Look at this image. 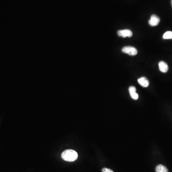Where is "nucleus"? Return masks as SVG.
Masks as SVG:
<instances>
[{
    "mask_svg": "<svg viewBox=\"0 0 172 172\" xmlns=\"http://www.w3.org/2000/svg\"><path fill=\"white\" fill-rule=\"evenodd\" d=\"M159 68L160 71L163 73H166L168 70V66L167 63L163 61H161L159 63Z\"/></svg>",
    "mask_w": 172,
    "mask_h": 172,
    "instance_id": "5",
    "label": "nucleus"
},
{
    "mask_svg": "<svg viewBox=\"0 0 172 172\" xmlns=\"http://www.w3.org/2000/svg\"><path fill=\"white\" fill-rule=\"evenodd\" d=\"M102 172H113V171L110 169L104 168L102 169Z\"/></svg>",
    "mask_w": 172,
    "mask_h": 172,
    "instance_id": "11",
    "label": "nucleus"
},
{
    "mask_svg": "<svg viewBox=\"0 0 172 172\" xmlns=\"http://www.w3.org/2000/svg\"><path fill=\"white\" fill-rule=\"evenodd\" d=\"M122 51L123 53L130 55V56H135L138 53V51L136 48L131 46H127L123 47Z\"/></svg>",
    "mask_w": 172,
    "mask_h": 172,
    "instance_id": "2",
    "label": "nucleus"
},
{
    "mask_svg": "<svg viewBox=\"0 0 172 172\" xmlns=\"http://www.w3.org/2000/svg\"><path fill=\"white\" fill-rule=\"evenodd\" d=\"M160 19L159 17L155 14L152 15L150 17V20L149 21V24L152 27H156L159 24Z\"/></svg>",
    "mask_w": 172,
    "mask_h": 172,
    "instance_id": "3",
    "label": "nucleus"
},
{
    "mask_svg": "<svg viewBox=\"0 0 172 172\" xmlns=\"http://www.w3.org/2000/svg\"><path fill=\"white\" fill-rule=\"evenodd\" d=\"M163 38L164 39H172V32L167 31L163 34Z\"/></svg>",
    "mask_w": 172,
    "mask_h": 172,
    "instance_id": "8",
    "label": "nucleus"
},
{
    "mask_svg": "<svg viewBox=\"0 0 172 172\" xmlns=\"http://www.w3.org/2000/svg\"><path fill=\"white\" fill-rule=\"evenodd\" d=\"M118 36L123 37H130L133 36V32L129 29L120 30L118 31Z\"/></svg>",
    "mask_w": 172,
    "mask_h": 172,
    "instance_id": "4",
    "label": "nucleus"
},
{
    "mask_svg": "<svg viewBox=\"0 0 172 172\" xmlns=\"http://www.w3.org/2000/svg\"><path fill=\"white\" fill-rule=\"evenodd\" d=\"M130 95L131 97H132V99H133V100H137L139 98V95H138V94L136 92L130 93Z\"/></svg>",
    "mask_w": 172,
    "mask_h": 172,
    "instance_id": "9",
    "label": "nucleus"
},
{
    "mask_svg": "<svg viewBox=\"0 0 172 172\" xmlns=\"http://www.w3.org/2000/svg\"><path fill=\"white\" fill-rule=\"evenodd\" d=\"M156 172H168V170L165 166L162 165H159L156 167Z\"/></svg>",
    "mask_w": 172,
    "mask_h": 172,
    "instance_id": "7",
    "label": "nucleus"
},
{
    "mask_svg": "<svg viewBox=\"0 0 172 172\" xmlns=\"http://www.w3.org/2000/svg\"><path fill=\"white\" fill-rule=\"evenodd\" d=\"M129 91L130 94L133 92H136V89L135 87H134V86H130V87H129Z\"/></svg>",
    "mask_w": 172,
    "mask_h": 172,
    "instance_id": "10",
    "label": "nucleus"
},
{
    "mask_svg": "<svg viewBox=\"0 0 172 172\" xmlns=\"http://www.w3.org/2000/svg\"><path fill=\"white\" fill-rule=\"evenodd\" d=\"M61 157L64 161L70 162H74L77 159L78 154L73 150H66L62 153Z\"/></svg>",
    "mask_w": 172,
    "mask_h": 172,
    "instance_id": "1",
    "label": "nucleus"
},
{
    "mask_svg": "<svg viewBox=\"0 0 172 172\" xmlns=\"http://www.w3.org/2000/svg\"><path fill=\"white\" fill-rule=\"evenodd\" d=\"M171 2H172V0L171 1Z\"/></svg>",
    "mask_w": 172,
    "mask_h": 172,
    "instance_id": "12",
    "label": "nucleus"
},
{
    "mask_svg": "<svg viewBox=\"0 0 172 172\" xmlns=\"http://www.w3.org/2000/svg\"><path fill=\"white\" fill-rule=\"evenodd\" d=\"M138 82L140 85L144 87H148L149 85V81L147 80V78L145 77H140L138 79Z\"/></svg>",
    "mask_w": 172,
    "mask_h": 172,
    "instance_id": "6",
    "label": "nucleus"
}]
</instances>
